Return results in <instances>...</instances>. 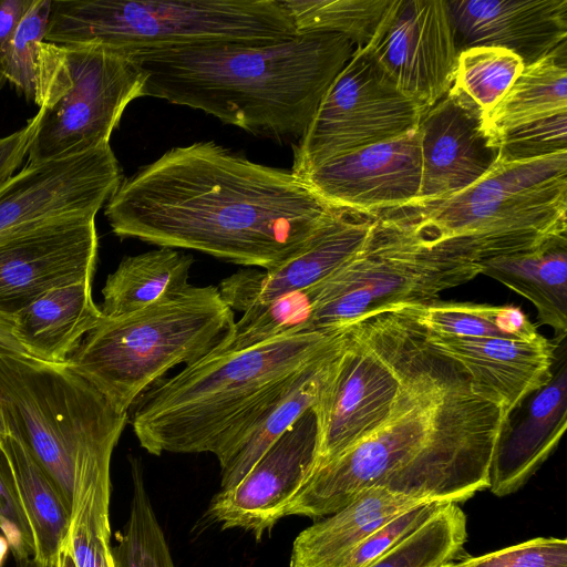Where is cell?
<instances>
[{
  "label": "cell",
  "instance_id": "6da1fadb",
  "mask_svg": "<svg viewBox=\"0 0 567 567\" xmlns=\"http://www.w3.org/2000/svg\"><path fill=\"white\" fill-rule=\"evenodd\" d=\"M340 212L290 171L214 141L168 150L105 204L112 231L270 270L301 251Z\"/></svg>",
  "mask_w": 567,
  "mask_h": 567
},
{
  "label": "cell",
  "instance_id": "7a4b0ae2",
  "mask_svg": "<svg viewBox=\"0 0 567 567\" xmlns=\"http://www.w3.org/2000/svg\"><path fill=\"white\" fill-rule=\"evenodd\" d=\"M507 419L504 406L435 351L422 329L391 413L316 468L282 516L331 515L373 487L422 501L464 502L489 487L493 452Z\"/></svg>",
  "mask_w": 567,
  "mask_h": 567
},
{
  "label": "cell",
  "instance_id": "3957f363",
  "mask_svg": "<svg viewBox=\"0 0 567 567\" xmlns=\"http://www.w3.org/2000/svg\"><path fill=\"white\" fill-rule=\"evenodd\" d=\"M357 45L328 32L264 44H205L126 53L143 96L200 110L277 140L302 136Z\"/></svg>",
  "mask_w": 567,
  "mask_h": 567
},
{
  "label": "cell",
  "instance_id": "277c9868",
  "mask_svg": "<svg viewBox=\"0 0 567 567\" xmlns=\"http://www.w3.org/2000/svg\"><path fill=\"white\" fill-rule=\"evenodd\" d=\"M342 336L343 328L332 333L296 332L244 351L206 355L141 395L131 417L134 434L153 455L212 453L221 467Z\"/></svg>",
  "mask_w": 567,
  "mask_h": 567
},
{
  "label": "cell",
  "instance_id": "5b68a950",
  "mask_svg": "<svg viewBox=\"0 0 567 567\" xmlns=\"http://www.w3.org/2000/svg\"><path fill=\"white\" fill-rule=\"evenodd\" d=\"M567 151L508 161L497 156L477 182L453 196L380 215L424 240L481 264L566 237Z\"/></svg>",
  "mask_w": 567,
  "mask_h": 567
},
{
  "label": "cell",
  "instance_id": "8992f818",
  "mask_svg": "<svg viewBox=\"0 0 567 567\" xmlns=\"http://www.w3.org/2000/svg\"><path fill=\"white\" fill-rule=\"evenodd\" d=\"M234 322L217 287L190 285L138 311L104 317L66 363L114 409L128 413L172 368L208 355Z\"/></svg>",
  "mask_w": 567,
  "mask_h": 567
},
{
  "label": "cell",
  "instance_id": "52a82bcc",
  "mask_svg": "<svg viewBox=\"0 0 567 567\" xmlns=\"http://www.w3.org/2000/svg\"><path fill=\"white\" fill-rule=\"evenodd\" d=\"M296 34L280 0H51L44 41L135 53L264 45Z\"/></svg>",
  "mask_w": 567,
  "mask_h": 567
},
{
  "label": "cell",
  "instance_id": "ba28073f",
  "mask_svg": "<svg viewBox=\"0 0 567 567\" xmlns=\"http://www.w3.org/2000/svg\"><path fill=\"white\" fill-rule=\"evenodd\" d=\"M0 413L71 508L74 476L111 461L128 421L68 363L0 357Z\"/></svg>",
  "mask_w": 567,
  "mask_h": 567
},
{
  "label": "cell",
  "instance_id": "9c48e42d",
  "mask_svg": "<svg viewBox=\"0 0 567 567\" xmlns=\"http://www.w3.org/2000/svg\"><path fill=\"white\" fill-rule=\"evenodd\" d=\"M480 271V264L464 254L378 218L364 247L311 286L313 302L305 331L332 333L373 312L436 300Z\"/></svg>",
  "mask_w": 567,
  "mask_h": 567
},
{
  "label": "cell",
  "instance_id": "30bf717a",
  "mask_svg": "<svg viewBox=\"0 0 567 567\" xmlns=\"http://www.w3.org/2000/svg\"><path fill=\"white\" fill-rule=\"evenodd\" d=\"M421 333L404 306L367 315L343 327L341 344L312 408L318 431L313 471L388 417Z\"/></svg>",
  "mask_w": 567,
  "mask_h": 567
},
{
  "label": "cell",
  "instance_id": "8fae6325",
  "mask_svg": "<svg viewBox=\"0 0 567 567\" xmlns=\"http://www.w3.org/2000/svg\"><path fill=\"white\" fill-rule=\"evenodd\" d=\"M143 84L142 72L122 51L43 41L34 101L41 121L27 163L110 143L126 106L143 96Z\"/></svg>",
  "mask_w": 567,
  "mask_h": 567
},
{
  "label": "cell",
  "instance_id": "7c38bea8",
  "mask_svg": "<svg viewBox=\"0 0 567 567\" xmlns=\"http://www.w3.org/2000/svg\"><path fill=\"white\" fill-rule=\"evenodd\" d=\"M424 113L358 45L293 146L291 172L302 177L336 157L401 136L417 128Z\"/></svg>",
  "mask_w": 567,
  "mask_h": 567
},
{
  "label": "cell",
  "instance_id": "4fadbf2b",
  "mask_svg": "<svg viewBox=\"0 0 567 567\" xmlns=\"http://www.w3.org/2000/svg\"><path fill=\"white\" fill-rule=\"evenodd\" d=\"M122 179L110 143L27 163L0 187V245L47 226L95 219Z\"/></svg>",
  "mask_w": 567,
  "mask_h": 567
},
{
  "label": "cell",
  "instance_id": "5bb4252c",
  "mask_svg": "<svg viewBox=\"0 0 567 567\" xmlns=\"http://www.w3.org/2000/svg\"><path fill=\"white\" fill-rule=\"evenodd\" d=\"M364 47L425 112L452 86L458 50L446 0H392Z\"/></svg>",
  "mask_w": 567,
  "mask_h": 567
},
{
  "label": "cell",
  "instance_id": "9a60e30c",
  "mask_svg": "<svg viewBox=\"0 0 567 567\" xmlns=\"http://www.w3.org/2000/svg\"><path fill=\"white\" fill-rule=\"evenodd\" d=\"M330 206L375 219L412 206L420 194L417 128L336 157L300 177Z\"/></svg>",
  "mask_w": 567,
  "mask_h": 567
},
{
  "label": "cell",
  "instance_id": "2e32d148",
  "mask_svg": "<svg viewBox=\"0 0 567 567\" xmlns=\"http://www.w3.org/2000/svg\"><path fill=\"white\" fill-rule=\"evenodd\" d=\"M317 446V421L310 409L236 486L213 497L208 515L223 528H241L260 539L282 518L284 508L312 473Z\"/></svg>",
  "mask_w": 567,
  "mask_h": 567
},
{
  "label": "cell",
  "instance_id": "e0dca14e",
  "mask_svg": "<svg viewBox=\"0 0 567 567\" xmlns=\"http://www.w3.org/2000/svg\"><path fill=\"white\" fill-rule=\"evenodd\" d=\"M95 219L47 226L0 245V313L14 317L47 291L92 279Z\"/></svg>",
  "mask_w": 567,
  "mask_h": 567
},
{
  "label": "cell",
  "instance_id": "ac0fdd59",
  "mask_svg": "<svg viewBox=\"0 0 567 567\" xmlns=\"http://www.w3.org/2000/svg\"><path fill=\"white\" fill-rule=\"evenodd\" d=\"M417 132L422 179L419 197L410 207L462 192L485 175L498 156L482 130L478 110L452 91L423 114Z\"/></svg>",
  "mask_w": 567,
  "mask_h": 567
},
{
  "label": "cell",
  "instance_id": "d6986e66",
  "mask_svg": "<svg viewBox=\"0 0 567 567\" xmlns=\"http://www.w3.org/2000/svg\"><path fill=\"white\" fill-rule=\"evenodd\" d=\"M458 52L497 47L525 65L566 58L567 0H446Z\"/></svg>",
  "mask_w": 567,
  "mask_h": 567
},
{
  "label": "cell",
  "instance_id": "ffe728a7",
  "mask_svg": "<svg viewBox=\"0 0 567 567\" xmlns=\"http://www.w3.org/2000/svg\"><path fill=\"white\" fill-rule=\"evenodd\" d=\"M377 219L340 212L297 255L270 270L243 269L225 278L218 289L233 310L307 289L355 256L371 238Z\"/></svg>",
  "mask_w": 567,
  "mask_h": 567
},
{
  "label": "cell",
  "instance_id": "44dd1931",
  "mask_svg": "<svg viewBox=\"0 0 567 567\" xmlns=\"http://www.w3.org/2000/svg\"><path fill=\"white\" fill-rule=\"evenodd\" d=\"M424 337L435 351L460 364L481 392L499 402L508 416L553 374L557 344L540 333L530 340L443 337L426 331Z\"/></svg>",
  "mask_w": 567,
  "mask_h": 567
},
{
  "label": "cell",
  "instance_id": "7402d4cb",
  "mask_svg": "<svg viewBox=\"0 0 567 567\" xmlns=\"http://www.w3.org/2000/svg\"><path fill=\"white\" fill-rule=\"evenodd\" d=\"M555 359L549 381L530 394L520 419H507L497 439L489 468V489L496 496L518 491L557 447L567 425L565 351Z\"/></svg>",
  "mask_w": 567,
  "mask_h": 567
},
{
  "label": "cell",
  "instance_id": "603a6c76",
  "mask_svg": "<svg viewBox=\"0 0 567 567\" xmlns=\"http://www.w3.org/2000/svg\"><path fill=\"white\" fill-rule=\"evenodd\" d=\"M92 279L51 289L14 316V333L30 358L64 364L104 318Z\"/></svg>",
  "mask_w": 567,
  "mask_h": 567
},
{
  "label": "cell",
  "instance_id": "cb8c5ba5",
  "mask_svg": "<svg viewBox=\"0 0 567 567\" xmlns=\"http://www.w3.org/2000/svg\"><path fill=\"white\" fill-rule=\"evenodd\" d=\"M429 502L373 487L295 539L290 567H337L363 539L402 512Z\"/></svg>",
  "mask_w": 567,
  "mask_h": 567
},
{
  "label": "cell",
  "instance_id": "d4e9b609",
  "mask_svg": "<svg viewBox=\"0 0 567 567\" xmlns=\"http://www.w3.org/2000/svg\"><path fill=\"white\" fill-rule=\"evenodd\" d=\"M488 276L529 300L540 324L550 327L555 343L567 332V237L534 250L498 256L480 264Z\"/></svg>",
  "mask_w": 567,
  "mask_h": 567
},
{
  "label": "cell",
  "instance_id": "484cf974",
  "mask_svg": "<svg viewBox=\"0 0 567 567\" xmlns=\"http://www.w3.org/2000/svg\"><path fill=\"white\" fill-rule=\"evenodd\" d=\"M0 451L9 465L33 537V558L55 567L71 522V508L56 485L34 461L23 443L7 433Z\"/></svg>",
  "mask_w": 567,
  "mask_h": 567
},
{
  "label": "cell",
  "instance_id": "4316f807",
  "mask_svg": "<svg viewBox=\"0 0 567 567\" xmlns=\"http://www.w3.org/2000/svg\"><path fill=\"white\" fill-rule=\"evenodd\" d=\"M193 262L192 255L169 247L125 256L102 289V315L121 317L183 292Z\"/></svg>",
  "mask_w": 567,
  "mask_h": 567
},
{
  "label": "cell",
  "instance_id": "83f0119b",
  "mask_svg": "<svg viewBox=\"0 0 567 567\" xmlns=\"http://www.w3.org/2000/svg\"><path fill=\"white\" fill-rule=\"evenodd\" d=\"M563 111H567L566 58L548 55L525 65L498 103L482 117V130L491 145L511 128Z\"/></svg>",
  "mask_w": 567,
  "mask_h": 567
},
{
  "label": "cell",
  "instance_id": "f1b7e54d",
  "mask_svg": "<svg viewBox=\"0 0 567 567\" xmlns=\"http://www.w3.org/2000/svg\"><path fill=\"white\" fill-rule=\"evenodd\" d=\"M341 341L334 350L311 364L300 375L286 394L265 414L231 457L220 467L223 491L236 486L272 443L290 429L305 412L315 406L330 362Z\"/></svg>",
  "mask_w": 567,
  "mask_h": 567
},
{
  "label": "cell",
  "instance_id": "f546056e",
  "mask_svg": "<svg viewBox=\"0 0 567 567\" xmlns=\"http://www.w3.org/2000/svg\"><path fill=\"white\" fill-rule=\"evenodd\" d=\"M404 307L424 331L436 336L530 340L539 334L525 312L512 305L436 299Z\"/></svg>",
  "mask_w": 567,
  "mask_h": 567
},
{
  "label": "cell",
  "instance_id": "4dcf8cb0",
  "mask_svg": "<svg viewBox=\"0 0 567 567\" xmlns=\"http://www.w3.org/2000/svg\"><path fill=\"white\" fill-rule=\"evenodd\" d=\"M297 32L337 33L364 47L392 0H280Z\"/></svg>",
  "mask_w": 567,
  "mask_h": 567
},
{
  "label": "cell",
  "instance_id": "1f68e13d",
  "mask_svg": "<svg viewBox=\"0 0 567 567\" xmlns=\"http://www.w3.org/2000/svg\"><path fill=\"white\" fill-rule=\"evenodd\" d=\"M312 301L309 287L249 307L208 355L235 353L281 336L306 332Z\"/></svg>",
  "mask_w": 567,
  "mask_h": 567
},
{
  "label": "cell",
  "instance_id": "d6a6232c",
  "mask_svg": "<svg viewBox=\"0 0 567 567\" xmlns=\"http://www.w3.org/2000/svg\"><path fill=\"white\" fill-rule=\"evenodd\" d=\"M523 60L497 47H473L458 52L450 89L481 113L489 112L524 70Z\"/></svg>",
  "mask_w": 567,
  "mask_h": 567
},
{
  "label": "cell",
  "instance_id": "836d02e7",
  "mask_svg": "<svg viewBox=\"0 0 567 567\" xmlns=\"http://www.w3.org/2000/svg\"><path fill=\"white\" fill-rule=\"evenodd\" d=\"M466 517L445 504L424 525L368 567H435L457 557L466 540Z\"/></svg>",
  "mask_w": 567,
  "mask_h": 567
},
{
  "label": "cell",
  "instance_id": "e575fe53",
  "mask_svg": "<svg viewBox=\"0 0 567 567\" xmlns=\"http://www.w3.org/2000/svg\"><path fill=\"white\" fill-rule=\"evenodd\" d=\"M133 493L128 519L112 547L115 567H175L150 501L140 462L131 460Z\"/></svg>",
  "mask_w": 567,
  "mask_h": 567
},
{
  "label": "cell",
  "instance_id": "d590c367",
  "mask_svg": "<svg viewBox=\"0 0 567 567\" xmlns=\"http://www.w3.org/2000/svg\"><path fill=\"white\" fill-rule=\"evenodd\" d=\"M51 0H33L0 56V80L34 103L39 47L45 39Z\"/></svg>",
  "mask_w": 567,
  "mask_h": 567
},
{
  "label": "cell",
  "instance_id": "8d00e7d4",
  "mask_svg": "<svg viewBox=\"0 0 567 567\" xmlns=\"http://www.w3.org/2000/svg\"><path fill=\"white\" fill-rule=\"evenodd\" d=\"M508 161L530 159L567 151V111L511 128L491 142Z\"/></svg>",
  "mask_w": 567,
  "mask_h": 567
},
{
  "label": "cell",
  "instance_id": "74e56055",
  "mask_svg": "<svg viewBox=\"0 0 567 567\" xmlns=\"http://www.w3.org/2000/svg\"><path fill=\"white\" fill-rule=\"evenodd\" d=\"M447 503L429 501L402 512L357 545L337 567H368L412 535Z\"/></svg>",
  "mask_w": 567,
  "mask_h": 567
},
{
  "label": "cell",
  "instance_id": "f35d334b",
  "mask_svg": "<svg viewBox=\"0 0 567 567\" xmlns=\"http://www.w3.org/2000/svg\"><path fill=\"white\" fill-rule=\"evenodd\" d=\"M452 567H567V540L537 537L477 557H470Z\"/></svg>",
  "mask_w": 567,
  "mask_h": 567
},
{
  "label": "cell",
  "instance_id": "ab89813d",
  "mask_svg": "<svg viewBox=\"0 0 567 567\" xmlns=\"http://www.w3.org/2000/svg\"><path fill=\"white\" fill-rule=\"evenodd\" d=\"M0 530L16 560L33 557V537L9 465L0 451Z\"/></svg>",
  "mask_w": 567,
  "mask_h": 567
},
{
  "label": "cell",
  "instance_id": "60d3db41",
  "mask_svg": "<svg viewBox=\"0 0 567 567\" xmlns=\"http://www.w3.org/2000/svg\"><path fill=\"white\" fill-rule=\"evenodd\" d=\"M41 121V112L18 131L0 136V187L16 174L27 158L30 145Z\"/></svg>",
  "mask_w": 567,
  "mask_h": 567
},
{
  "label": "cell",
  "instance_id": "b9f144b4",
  "mask_svg": "<svg viewBox=\"0 0 567 567\" xmlns=\"http://www.w3.org/2000/svg\"><path fill=\"white\" fill-rule=\"evenodd\" d=\"M32 3L33 0H0V56Z\"/></svg>",
  "mask_w": 567,
  "mask_h": 567
},
{
  "label": "cell",
  "instance_id": "7bdbcfd3",
  "mask_svg": "<svg viewBox=\"0 0 567 567\" xmlns=\"http://www.w3.org/2000/svg\"><path fill=\"white\" fill-rule=\"evenodd\" d=\"M0 357L30 358L14 333V317L0 313Z\"/></svg>",
  "mask_w": 567,
  "mask_h": 567
},
{
  "label": "cell",
  "instance_id": "ee69618b",
  "mask_svg": "<svg viewBox=\"0 0 567 567\" xmlns=\"http://www.w3.org/2000/svg\"><path fill=\"white\" fill-rule=\"evenodd\" d=\"M55 567H76L73 557L66 546H62Z\"/></svg>",
  "mask_w": 567,
  "mask_h": 567
},
{
  "label": "cell",
  "instance_id": "f6af8a7d",
  "mask_svg": "<svg viewBox=\"0 0 567 567\" xmlns=\"http://www.w3.org/2000/svg\"><path fill=\"white\" fill-rule=\"evenodd\" d=\"M18 567H44L41 563L35 560L33 557H25L16 560Z\"/></svg>",
  "mask_w": 567,
  "mask_h": 567
},
{
  "label": "cell",
  "instance_id": "bcb514c9",
  "mask_svg": "<svg viewBox=\"0 0 567 567\" xmlns=\"http://www.w3.org/2000/svg\"><path fill=\"white\" fill-rule=\"evenodd\" d=\"M6 435H7V431H6V427H4L2 417H1V413H0V442L3 440V437Z\"/></svg>",
  "mask_w": 567,
  "mask_h": 567
},
{
  "label": "cell",
  "instance_id": "7dc6e473",
  "mask_svg": "<svg viewBox=\"0 0 567 567\" xmlns=\"http://www.w3.org/2000/svg\"><path fill=\"white\" fill-rule=\"evenodd\" d=\"M452 566H453V563L449 561V563H444V564L437 565L435 567H452Z\"/></svg>",
  "mask_w": 567,
  "mask_h": 567
}]
</instances>
